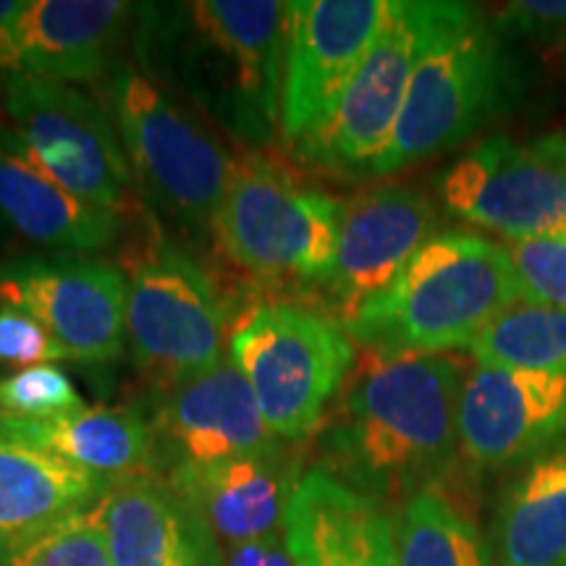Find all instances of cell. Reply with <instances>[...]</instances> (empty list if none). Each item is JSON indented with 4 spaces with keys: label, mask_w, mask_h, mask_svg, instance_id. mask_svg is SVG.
Returning a JSON list of instances; mask_svg holds the SVG:
<instances>
[{
    "label": "cell",
    "mask_w": 566,
    "mask_h": 566,
    "mask_svg": "<svg viewBox=\"0 0 566 566\" xmlns=\"http://www.w3.org/2000/svg\"><path fill=\"white\" fill-rule=\"evenodd\" d=\"M386 13V0H294L289 3L281 82V137L313 134L363 66Z\"/></svg>",
    "instance_id": "4fadbf2b"
},
{
    "label": "cell",
    "mask_w": 566,
    "mask_h": 566,
    "mask_svg": "<svg viewBox=\"0 0 566 566\" xmlns=\"http://www.w3.org/2000/svg\"><path fill=\"white\" fill-rule=\"evenodd\" d=\"M226 258L263 281H328L342 205L271 160H237L210 223Z\"/></svg>",
    "instance_id": "8992f818"
},
{
    "label": "cell",
    "mask_w": 566,
    "mask_h": 566,
    "mask_svg": "<svg viewBox=\"0 0 566 566\" xmlns=\"http://www.w3.org/2000/svg\"><path fill=\"white\" fill-rule=\"evenodd\" d=\"M289 3L202 0L168 30L181 87L233 137L265 145L281 134Z\"/></svg>",
    "instance_id": "3957f363"
},
{
    "label": "cell",
    "mask_w": 566,
    "mask_h": 566,
    "mask_svg": "<svg viewBox=\"0 0 566 566\" xmlns=\"http://www.w3.org/2000/svg\"><path fill=\"white\" fill-rule=\"evenodd\" d=\"M283 537L294 566H396L391 516L375 495L328 470L300 478Z\"/></svg>",
    "instance_id": "e0dca14e"
},
{
    "label": "cell",
    "mask_w": 566,
    "mask_h": 566,
    "mask_svg": "<svg viewBox=\"0 0 566 566\" xmlns=\"http://www.w3.org/2000/svg\"><path fill=\"white\" fill-rule=\"evenodd\" d=\"M433 231V205L401 184L370 187L342 205L336 265L325 283L344 328L375 296L391 289L415 254L436 237Z\"/></svg>",
    "instance_id": "5bb4252c"
},
{
    "label": "cell",
    "mask_w": 566,
    "mask_h": 566,
    "mask_svg": "<svg viewBox=\"0 0 566 566\" xmlns=\"http://www.w3.org/2000/svg\"><path fill=\"white\" fill-rule=\"evenodd\" d=\"M459 449L478 467L530 459L566 433V375L475 363L459 394Z\"/></svg>",
    "instance_id": "9a60e30c"
},
{
    "label": "cell",
    "mask_w": 566,
    "mask_h": 566,
    "mask_svg": "<svg viewBox=\"0 0 566 566\" xmlns=\"http://www.w3.org/2000/svg\"><path fill=\"white\" fill-rule=\"evenodd\" d=\"M129 3L122 0H27L19 21L24 76L55 84L92 82L111 66Z\"/></svg>",
    "instance_id": "d6986e66"
},
{
    "label": "cell",
    "mask_w": 566,
    "mask_h": 566,
    "mask_svg": "<svg viewBox=\"0 0 566 566\" xmlns=\"http://www.w3.org/2000/svg\"><path fill=\"white\" fill-rule=\"evenodd\" d=\"M480 365L566 375V310L516 300L470 346Z\"/></svg>",
    "instance_id": "484cf974"
},
{
    "label": "cell",
    "mask_w": 566,
    "mask_h": 566,
    "mask_svg": "<svg viewBox=\"0 0 566 566\" xmlns=\"http://www.w3.org/2000/svg\"><path fill=\"white\" fill-rule=\"evenodd\" d=\"M0 566H111L103 499L3 548Z\"/></svg>",
    "instance_id": "4316f807"
},
{
    "label": "cell",
    "mask_w": 566,
    "mask_h": 566,
    "mask_svg": "<svg viewBox=\"0 0 566 566\" xmlns=\"http://www.w3.org/2000/svg\"><path fill=\"white\" fill-rule=\"evenodd\" d=\"M229 352L279 441H302L317 430L357 359L342 323L289 302L244 313Z\"/></svg>",
    "instance_id": "5b68a950"
},
{
    "label": "cell",
    "mask_w": 566,
    "mask_h": 566,
    "mask_svg": "<svg viewBox=\"0 0 566 566\" xmlns=\"http://www.w3.org/2000/svg\"><path fill=\"white\" fill-rule=\"evenodd\" d=\"M66 352L34 317L0 304V365L24 370L34 365L66 363Z\"/></svg>",
    "instance_id": "f546056e"
},
{
    "label": "cell",
    "mask_w": 566,
    "mask_h": 566,
    "mask_svg": "<svg viewBox=\"0 0 566 566\" xmlns=\"http://www.w3.org/2000/svg\"><path fill=\"white\" fill-rule=\"evenodd\" d=\"M108 101L145 192L184 223L210 226L237 160L139 69L113 74Z\"/></svg>",
    "instance_id": "ba28073f"
},
{
    "label": "cell",
    "mask_w": 566,
    "mask_h": 566,
    "mask_svg": "<svg viewBox=\"0 0 566 566\" xmlns=\"http://www.w3.org/2000/svg\"><path fill=\"white\" fill-rule=\"evenodd\" d=\"M464 373L454 354L363 346L325 428V449L344 483L373 493L436 485L459 449Z\"/></svg>",
    "instance_id": "6da1fadb"
},
{
    "label": "cell",
    "mask_w": 566,
    "mask_h": 566,
    "mask_svg": "<svg viewBox=\"0 0 566 566\" xmlns=\"http://www.w3.org/2000/svg\"><path fill=\"white\" fill-rule=\"evenodd\" d=\"M103 516L111 566H216L208 530L153 475L113 485Z\"/></svg>",
    "instance_id": "ffe728a7"
},
{
    "label": "cell",
    "mask_w": 566,
    "mask_h": 566,
    "mask_svg": "<svg viewBox=\"0 0 566 566\" xmlns=\"http://www.w3.org/2000/svg\"><path fill=\"white\" fill-rule=\"evenodd\" d=\"M226 566H294V558L289 554L286 537H283V533H275L260 537V541L233 546Z\"/></svg>",
    "instance_id": "d6a6232c"
},
{
    "label": "cell",
    "mask_w": 566,
    "mask_h": 566,
    "mask_svg": "<svg viewBox=\"0 0 566 566\" xmlns=\"http://www.w3.org/2000/svg\"><path fill=\"white\" fill-rule=\"evenodd\" d=\"M6 111L27 155L59 187L122 218L134 208V174L111 118L71 84L9 76Z\"/></svg>",
    "instance_id": "9c48e42d"
},
{
    "label": "cell",
    "mask_w": 566,
    "mask_h": 566,
    "mask_svg": "<svg viewBox=\"0 0 566 566\" xmlns=\"http://www.w3.org/2000/svg\"><path fill=\"white\" fill-rule=\"evenodd\" d=\"M499 38L472 6L438 3L394 139L373 176L396 174L470 137L504 92Z\"/></svg>",
    "instance_id": "277c9868"
},
{
    "label": "cell",
    "mask_w": 566,
    "mask_h": 566,
    "mask_svg": "<svg viewBox=\"0 0 566 566\" xmlns=\"http://www.w3.org/2000/svg\"><path fill=\"white\" fill-rule=\"evenodd\" d=\"M0 304L34 317L71 363H111L126 346V273L101 260L24 258L0 265Z\"/></svg>",
    "instance_id": "7c38bea8"
},
{
    "label": "cell",
    "mask_w": 566,
    "mask_h": 566,
    "mask_svg": "<svg viewBox=\"0 0 566 566\" xmlns=\"http://www.w3.org/2000/svg\"><path fill=\"white\" fill-rule=\"evenodd\" d=\"M113 488L32 446L0 438V551L92 506Z\"/></svg>",
    "instance_id": "603a6c76"
},
{
    "label": "cell",
    "mask_w": 566,
    "mask_h": 566,
    "mask_svg": "<svg viewBox=\"0 0 566 566\" xmlns=\"http://www.w3.org/2000/svg\"><path fill=\"white\" fill-rule=\"evenodd\" d=\"M443 205L501 237H566V134L514 142L495 134L441 181Z\"/></svg>",
    "instance_id": "8fae6325"
},
{
    "label": "cell",
    "mask_w": 566,
    "mask_h": 566,
    "mask_svg": "<svg viewBox=\"0 0 566 566\" xmlns=\"http://www.w3.org/2000/svg\"><path fill=\"white\" fill-rule=\"evenodd\" d=\"M396 566H488L475 522L436 485L409 495L394 520Z\"/></svg>",
    "instance_id": "d4e9b609"
},
{
    "label": "cell",
    "mask_w": 566,
    "mask_h": 566,
    "mask_svg": "<svg viewBox=\"0 0 566 566\" xmlns=\"http://www.w3.org/2000/svg\"><path fill=\"white\" fill-rule=\"evenodd\" d=\"M302 475L281 451L171 470L168 485L192 509L210 537L242 546L283 533L286 509Z\"/></svg>",
    "instance_id": "ac0fdd59"
},
{
    "label": "cell",
    "mask_w": 566,
    "mask_h": 566,
    "mask_svg": "<svg viewBox=\"0 0 566 566\" xmlns=\"http://www.w3.org/2000/svg\"><path fill=\"white\" fill-rule=\"evenodd\" d=\"M493 566H566V451L537 457L506 491Z\"/></svg>",
    "instance_id": "cb8c5ba5"
},
{
    "label": "cell",
    "mask_w": 566,
    "mask_h": 566,
    "mask_svg": "<svg viewBox=\"0 0 566 566\" xmlns=\"http://www.w3.org/2000/svg\"><path fill=\"white\" fill-rule=\"evenodd\" d=\"M504 19L520 34L551 38L566 32V0H522L509 6Z\"/></svg>",
    "instance_id": "4dcf8cb0"
},
{
    "label": "cell",
    "mask_w": 566,
    "mask_h": 566,
    "mask_svg": "<svg viewBox=\"0 0 566 566\" xmlns=\"http://www.w3.org/2000/svg\"><path fill=\"white\" fill-rule=\"evenodd\" d=\"M126 342L163 391L226 359V313L212 281L174 244L153 239L126 258Z\"/></svg>",
    "instance_id": "52a82bcc"
},
{
    "label": "cell",
    "mask_w": 566,
    "mask_h": 566,
    "mask_svg": "<svg viewBox=\"0 0 566 566\" xmlns=\"http://www.w3.org/2000/svg\"><path fill=\"white\" fill-rule=\"evenodd\" d=\"M155 454L163 449L171 470L279 451V438L260 415L250 384L231 357L200 378L166 391L155 409Z\"/></svg>",
    "instance_id": "2e32d148"
},
{
    "label": "cell",
    "mask_w": 566,
    "mask_h": 566,
    "mask_svg": "<svg viewBox=\"0 0 566 566\" xmlns=\"http://www.w3.org/2000/svg\"><path fill=\"white\" fill-rule=\"evenodd\" d=\"M436 9L430 0H386L384 21L363 66L328 118L296 145L304 160L342 174L373 171L394 139Z\"/></svg>",
    "instance_id": "30bf717a"
},
{
    "label": "cell",
    "mask_w": 566,
    "mask_h": 566,
    "mask_svg": "<svg viewBox=\"0 0 566 566\" xmlns=\"http://www.w3.org/2000/svg\"><path fill=\"white\" fill-rule=\"evenodd\" d=\"M0 216L30 242L59 252L105 250L118 233L116 216L59 187L6 129H0Z\"/></svg>",
    "instance_id": "7402d4cb"
},
{
    "label": "cell",
    "mask_w": 566,
    "mask_h": 566,
    "mask_svg": "<svg viewBox=\"0 0 566 566\" xmlns=\"http://www.w3.org/2000/svg\"><path fill=\"white\" fill-rule=\"evenodd\" d=\"M0 438L45 451L113 485L150 478L155 467L153 424L126 407H84L53 420L0 417Z\"/></svg>",
    "instance_id": "44dd1931"
},
{
    "label": "cell",
    "mask_w": 566,
    "mask_h": 566,
    "mask_svg": "<svg viewBox=\"0 0 566 566\" xmlns=\"http://www.w3.org/2000/svg\"><path fill=\"white\" fill-rule=\"evenodd\" d=\"M506 252L522 300L566 310V237L516 239Z\"/></svg>",
    "instance_id": "f1b7e54d"
},
{
    "label": "cell",
    "mask_w": 566,
    "mask_h": 566,
    "mask_svg": "<svg viewBox=\"0 0 566 566\" xmlns=\"http://www.w3.org/2000/svg\"><path fill=\"white\" fill-rule=\"evenodd\" d=\"M520 300L506 247L464 231L436 233L405 273L346 325L352 342L384 352L449 354Z\"/></svg>",
    "instance_id": "7a4b0ae2"
},
{
    "label": "cell",
    "mask_w": 566,
    "mask_h": 566,
    "mask_svg": "<svg viewBox=\"0 0 566 566\" xmlns=\"http://www.w3.org/2000/svg\"><path fill=\"white\" fill-rule=\"evenodd\" d=\"M24 3L27 0H0V74L6 80L24 74L19 45V21L24 13Z\"/></svg>",
    "instance_id": "1f68e13d"
},
{
    "label": "cell",
    "mask_w": 566,
    "mask_h": 566,
    "mask_svg": "<svg viewBox=\"0 0 566 566\" xmlns=\"http://www.w3.org/2000/svg\"><path fill=\"white\" fill-rule=\"evenodd\" d=\"M84 409V399L59 365H34L0 380V417L53 420Z\"/></svg>",
    "instance_id": "83f0119b"
}]
</instances>
